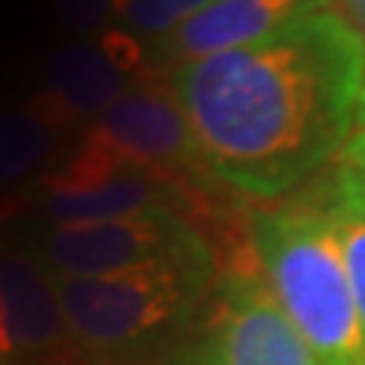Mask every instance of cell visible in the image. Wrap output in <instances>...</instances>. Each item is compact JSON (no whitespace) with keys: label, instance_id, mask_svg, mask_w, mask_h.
<instances>
[{"label":"cell","instance_id":"cell-6","mask_svg":"<svg viewBox=\"0 0 365 365\" xmlns=\"http://www.w3.org/2000/svg\"><path fill=\"white\" fill-rule=\"evenodd\" d=\"M83 146L155 174H204L195 134L168 79H143L86 125Z\"/></svg>","mask_w":365,"mask_h":365},{"label":"cell","instance_id":"cell-9","mask_svg":"<svg viewBox=\"0 0 365 365\" xmlns=\"http://www.w3.org/2000/svg\"><path fill=\"white\" fill-rule=\"evenodd\" d=\"M76 353L55 277L28 250L0 256V365H64Z\"/></svg>","mask_w":365,"mask_h":365},{"label":"cell","instance_id":"cell-11","mask_svg":"<svg viewBox=\"0 0 365 365\" xmlns=\"http://www.w3.org/2000/svg\"><path fill=\"white\" fill-rule=\"evenodd\" d=\"M61 128L37 107L0 110V189L28 180L58 150Z\"/></svg>","mask_w":365,"mask_h":365},{"label":"cell","instance_id":"cell-10","mask_svg":"<svg viewBox=\"0 0 365 365\" xmlns=\"http://www.w3.org/2000/svg\"><path fill=\"white\" fill-rule=\"evenodd\" d=\"M319 9H335V0H213L170 37L146 49V61L165 71L195 64L259 43Z\"/></svg>","mask_w":365,"mask_h":365},{"label":"cell","instance_id":"cell-4","mask_svg":"<svg viewBox=\"0 0 365 365\" xmlns=\"http://www.w3.org/2000/svg\"><path fill=\"white\" fill-rule=\"evenodd\" d=\"M25 250L58 280L174 265L216 268L210 241L170 207L88 225H46L28 237Z\"/></svg>","mask_w":365,"mask_h":365},{"label":"cell","instance_id":"cell-12","mask_svg":"<svg viewBox=\"0 0 365 365\" xmlns=\"http://www.w3.org/2000/svg\"><path fill=\"white\" fill-rule=\"evenodd\" d=\"M210 4L213 0H116L113 31L153 49Z\"/></svg>","mask_w":365,"mask_h":365},{"label":"cell","instance_id":"cell-13","mask_svg":"<svg viewBox=\"0 0 365 365\" xmlns=\"http://www.w3.org/2000/svg\"><path fill=\"white\" fill-rule=\"evenodd\" d=\"M323 207H326L335 235H338L341 253H344V265L350 274V287H353V295H356L359 317H362V326H365V210L359 204L341 198L335 189H332V198H329Z\"/></svg>","mask_w":365,"mask_h":365},{"label":"cell","instance_id":"cell-15","mask_svg":"<svg viewBox=\"0 0 365 365\" xmlns=\"http://www.w3.org/2000/svg\"><path fill=\"white\" fill-rule=\"evenodd\" d=\"M335 192L365 210V128L350 134L335 162Z\"/></svg>","mask_w":365,"mask_h":365},{"label":"cell","instance_id":"cell-8","mask_svg":"<svg viewBox=\"0 0 365 365\" xmlns=\"http://www.w3.org/2000/svg\"><path fill=\"white\" fill-rule=\"evenodd\" d=\"M122 34L113 31L98 40H71L49 52L43 64L40 88L31 107H37L58 128L91 125L101 113L134 86L131 73L146 61V49L131 43L119 52Z\"/></svg>","mask_w":365,"mask_h":365},{"label":"cell","instance_id":"cell-2","mask_svg":"<svg viewBox=\"0 0 365 365\" xmlns=\"http://www.w3.org/2000/svg\"><path fill=\"white\" fill-rule=\"evenodd\" d=\"M259 274L323 365H365V326L326 207L287 204L253 213Z\"/></svg>","mask_w":365,"mask_h":365},{"label":"cell","instance_id":"cell-7","mask_svg":"<svg viewBox=\"0 0 365 365\" xmlns=\"http://www.w3.org/2000/svg\"><path fill=\"white\" fill-rule=\"evenodd\" d=\"M180 192L168 174L122 165L79 143V153L43 182L40 216L46 225H88L170 207Z\"/></svg>","mask_w":365,"mask_h":365},{"label":"cell","instance_id":"cell-14","mask_svg":"<svg viewBox=\"0 0 365 365\" xmlns=\"http://www.w3.org/2000/svg\"><path fill=\"white\" fill-rule=\"evenodd\" d=\"M55 9L64 28H71L79 40H98V34L113 25L116 0H55Z\"/></svg>","mask_w":365,"mask_h":365},{"label":"cell","instance_id":"cell-3","mask_svg":"<svg viewBox=\"0 0 365 365\" xmlns=\"http://www.w3.org/2000/svg\"><path fill=\"white\" fill-rule=\"evenodd\" d=\"M216 268H150L116 277L58 280L73 347L88 365H143L189 329Z\"/></svg>","mask_w":365,"mask_h":365},{"label":"cell","instance_id":"cell-16","mask_svg":"<svg viewBox=\"0 0 365 365\" xmlns=\"http://www.w3.org/2000/svg\"><path fill=\"white\" fill-rule=\"evenodd\" d=\"M335 9L356 25V21L365 16V0H335Z\"/></svg>","mask_w":365,"mask_h":365},{"label":"cell","instance_id":"cell-17","mask_svg":"<svg viewBox=\"0 0 365 365\" xmlns=\"http://www.w3.org/2000/svg\"><path fill=\"white\" fill-rule=\"evenodd\" d=\"M356 125L365 128V86H362V98H359V113H356Z\"/></svg>","mask_w":365,"mask_h":365},{"label":"cell","instance_id":"cell-1","mask_svg":"<svg viewBox=\"0 0 365 365\" xmlns=\"http://www.w3.org/2000/svg\"><path fill=\"white\" fill-rule=\"evenodd\" d=\"M165 79L192 125L204 177L271 201L338 162L359 113L365 43L347 16L319 9Z\"/></svg>","mask_w":365,"mask_h":365},{"label":"cell","instance_id":"cell-18","mask_svg":"<svg viewBox=\"0 0 365 365\" xmlns=\"http://www.w3.org/2000/svg\"><path fill=\"white\" fill-rule=\"evenodd\" d=\"M353 28L359 31V37H362V43H365V16H362V19H359V21H356V25H353Z\"/></svg>","mask_w":365,"mask_h":365},{"label":"cell","instance_id":"cell-5","mask_svg":"<svg viewBox=\"0 0 365 365\" xmlns=\"http://www.w3.org/2000/svg\"><path fill=\"white\" fill-rule=\"evenodd\" d=\"M180 365H323L259 271H228Z\"/></svg>","mask_w":365,"mask_h":365}]
</instances>
